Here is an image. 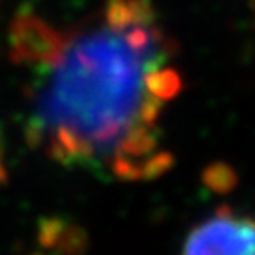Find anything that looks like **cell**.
Segmentation results:
<instances>
[{"instance_id": "cell-1", "label": "cell", "mask_w": 255, "mask_h": 255, "mask_svg": "<svg viewBox=\"0 0 255 255\" xmlns=\"http://www.w3.org/2000/svg\"><path fill=\"white\" fill-rule=\"evenodd\" d=\"M27 134L63 166L144 182L172 166L163 118L182 91L178 51L149 0H106L68 27L23 15Z\"/></svg>"}, {"instance_id": "cell-2", "label": "cell", "mask_w": 255, "mask_h": 255, "mask_svg": "<svg viewBox=\"0 0 255 255\" xmlns=\"http://www.w3.org/2000/svg\"><path fill=\"white\" fill-rule=\"evenodd\" d=\"M182 255H255V218L219 208L191 229Z\"/></svg>"}]
</instances>
